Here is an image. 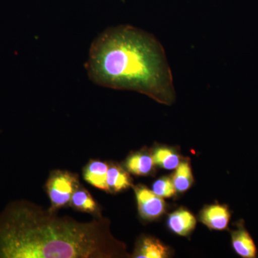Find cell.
Listing matches in <instances>:
<instances>
[{
  "mask_svg": "<svg viewBox=\"0 0 258 258\" xmlns=\"http://www.w3.org/2000/svg\"><path fill=\"white\" fill-rule=\"evenodd\" d=\"M108 192H120L132 186V179L126 169L117 164H109L107 172Z\"/></svg>",
  "mask_w": 258,
  "mask_h": 258,
  "instance_id": "7c38bea8",
  "label": "cell"
},
{
  "mask_svg": "<svg viewBox=\"0 0 258 258\" xmlns=\"http://www.w3.org/2000/svg\"><path fill=\"white\" fill-rule=\"evenodd\" d=\"M134 191L139 214L142 220L153 221L162 216L166 209L163 198L142 184L136 186Z\"/></svg>",
  "mask_w": 258,
  "mask_h": 258,
  "instance_id": "277c9868",
  "label": "cell"
},
{
  "mask_svg": "<svg viewBox=\"0 0 258 258\" xmlns=\"http://www.w3.org/2000/svg\"><path fill=\"white\" fill-rule=\"evenodd\" d=\"M69 205L75 210L91 214L94 217H103L98 203L82 185H80L75 191Z\"/></svg>",
  "mask_w": 258,
  "mask_h": 258,
  "instance_id": "9c48e42d",
  "label": "cell"
},
{
  "mask_svg": "<svg viewBox=\"0 0 258 258\" xmlns=\"http://www.w3.org/2000/svg\"><path fill=\"white\" fill-rule=\"evenodd\" d=\"M231 216L228 206L221 204L207 205L200 214V221L210 230L222 231L228 227Z\"/></svg>",
  "mask_w": 258,
  "mask_h": 258,
  "instance_id": "8992f818",
  "label": "cell"
},
{
  "mask_svg": "<svg viewBox=\"0 0 258 258\" xmlns=\"http://www.w3.org/2000/svg\"><path fill=\"white\" fill-rule=\"evenodd\" d=\"M197 220L189 210L180 208L173 212L167 219L169 230L179 236L189 235L196 227Z\"/></svg>",
  "mask_w": 258,
  "mask_h": 258,
  "instance_id": "52a82bcc",
  "label": "cell"
},
{
  "mask_svg": "<svg viewBox=\"0 0 258 258\" xmlns=\"http://www.w3.org/2000/svg\"><path fill=\"white\" fill-rule=\"evenodd\" d=\"M237 228L231 232L232 247L235 254L242 258L258 257L257 247L252 236L245 228L243 220H239Z\"/></svg>",
  "mask_w": 258,
  "mask_h": 258,
  "instance_id": "5b68a950",
  "label": "cell"
},
{
  "mask_svg": "<svg viewBox=\"0 0 258 258\" xmlns=\"http://www.w3.org/2000/svg\"><path fill=\"white\" fill-rule=\"evenodd\" d=\"M152 191L161 198H171L176 193L172 179L167 176L156 180L152 185Z\"/></svg>",
  "mask_w": 258,
  "mask_h": 258,
  "instance_id": "9a60e30c",
  "label": "cell"
},
{
  "mask_svg": "<svg viewBox=\"0 0 258 258\" xmlns=\"http://www.w3.org/2000/svg\"><path fill=\"white\" fill-rule=\"evenodd\" d=\"M154 165L152 154L145 152L132 153L127 157L124 164L128 173L139 176L149 175L154 170Z\"/></svg>",
  "mask_w": 258,
  "mask_h": 258,
  "instance_id": "30bf717a",
  "label": "cell"
},
{
  "mask_svg": "<svg viewBox=\"0 0 258 258\" xmlns=\"http://www.w3.org/2000/svg\"><path fill=\"white\" fill-rule=\"evenodd\" d=\"M109 164L100 160H91L83 170V179L97 189L108 192L107 172Z\"/></svg>",
  "mask_w": 258,
  "mask_h": 258,
  "instance_id": "ba28073f",
  "label": "cell"
},
{
  "mask_svg": "<svg viewBox=\"0 0 258 258\" xmlns=\"http://www.w3.org/2000/svg\"><path fill=\"white\" fill-rule=\"evenodd\" d=\"M152 155L155 165L166 170H174L181 162L179 154L170 147L155 148Z\"/></svg>",
  "mask_w": 258,
  "mask_h": 258,
  "instance_id": "4fadbf2b",
  "label": "cell"
},
{
  "mask_svg": "<svg viewBox=\"0 0 258 258\" xmlns=\"http://www.w3.org/2000/svg\"><path fill=\"white\" fill-rule=\"evenodd\" d=\"M86 70L98 86L137 91L166 105L175 100L164 47L152 34L132 25L110 27L100 33L90 47Z\"/></svg>",
  "mask_w": 258,
  "mask_h": 258,
  "instance_id": "7a4b0ae2",
  "label": "cell"
},
{
  "mask_svg": "<svg viewBox=\"0 0 258 258\" xmlns=\"http://www.w3.org/2000/svg\"><path fill=\"white\" fill-rule=\"evenodd\" d=\"M124 249L103 217L80 222L25 200L0 214V258H111Z\"/></svg>",
  "mask_w": 258,
  "mask_h": 258,
  "instance_id": "6da1fadb",
  "label": "cell"
},
{
  "mask_svg": "<svg viewBox=\"0 0 258 258\" xmlns=\"http://www.w3.org/2000/svg\"><path fill=\"white\" fill-rule=\"evenodd\" d=\"M81 185L77 174L67 170L51 171L45 184V189L49 200L51 211L57 212L69 205L71 198Z\"/></svg>",
  "mask_w": 258,
  "mask_h": 258,
  "instance_id": "3957f363",
  "label": "cell"
},
{
  "mask_svg": "<svg viewBox=\"0 0 258 258\" xmlns=\"http://www.w3.org/2000/svg\"><path fill=\"white\" fill-rule=\"evenodd\" d=\"M171 179L178 192H185L190 189L194 182V177L189 163L181 161L176 168Z\"/></svg>",
  "mask_w": 258,
  "mask_h": 258,
  "instance_id": "5bb4252c",
  "label": "cell"
},
{
  "mask_svg": "<svg viewBox=\"0 0 258 258\" xmlns=\"http://www.w3.org/2000/svg\"><path fill=\"white\" fill-rule=\"evenodd\" d=\"M169 249L160 241L152 237H144L139 241L134 257L164 258L168 257Z\"/></svg>",
  "mask_w": 258,
  "mask_h": 258,
  "instance_id": "8fae6325",
  "label": "cell"
}]
</instances>
